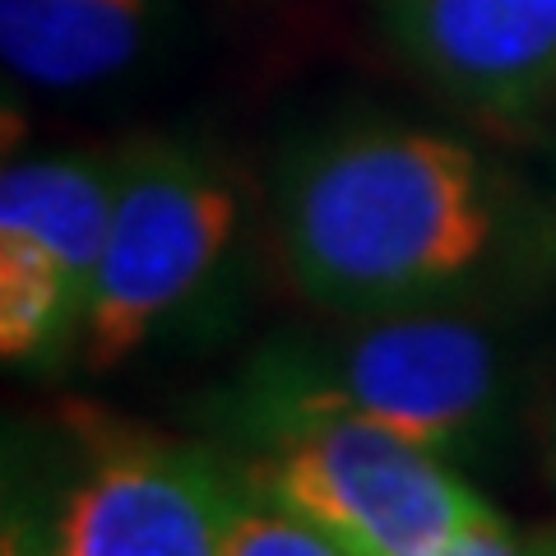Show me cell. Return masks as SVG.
I'll use <instances>...</instances> for the list:
<instances>
[{
	"label": "cell",
	"instance_id": "cell-1",
	"mask_svg": "<svg viewBox=\"0 0 556 556\" xmlns=\"http://www.w3.org/2000/svg\"><path fill=\"white\" fill-rule=\"evenodd\" d=\"M269 228L288 283L325 316H501L556 278V208L506 159L376 112L274 153Z\"/></svg>",
	"mask_w": 556,
	"mask_h": 556
},
{
	"label": "cell",
	"instance_id": "cell-2",
	"mask_svg": "<svg viewBox=\"0 0 556 556\" xmlns=\"http://www.w3.org/2000/svg\"><path fill=\"white\" fill-rule=\"evenodd\" d=\"M519 404L525 371L496 316L413 311L278 329L200 399V422L237 455L302 427L367 422L450 464H486L510 445Z\"/></svg>",
	"mask_w": 556,
	"mask_h": 556
},
{
	"label": "cell",
	"instance_id": "cell-3",
	"mask_svg": "<svg viewBox=\"0 0 556 556\" xmlns=\"http://www.w3.org/2000/svg\"><path fill=\"white\" fill-rule=\"evenodd\" d=\"M251 278V200L237 172L200 139H130L79 362L116 371L149 348H208L241 320Z\"/></svg>",
	"mask_w": 556,
	"mask_h": 556
},
{
	"label": "cell",
	"instance_id": "cell-4",
	"mask_svg": "<svg viewBox=\"0 0 556 556\" xmlns=\"http://www.w3.org/2000/svg\"><path fill=\"white\" fill-rule=\"evenodd\" d=\"M42 478L5 492L38 556H223L237 459L75 404Z\"/></svg>",
	"mask_w": 556,
	"mask_h": 556
},
{
	"label": "cell",
	"instance_id": "cell-5",
	"mask_svg": "<svg viewBox=\"0 0 556 556\" xmlns=\"http://www.w3.org/2000/svg\"><path fill=\"white\" fill-rule=\"evenodd\" d=\"M241 482L353 556H437L496 519L437 450L367 422H325L232 455Z\"/></svg>",
	"mask_w": 556,
	"mask_h": 556
},
{
	"label": "cell",
	"instance_id": "cell-6",
	"mask_svg": "<svg viewBox=\"0 0 556 556\" xmlns=\"http://www.w3.org/2000/svg\"><path fill=\"white\" fill-rule=\"evenodd\" d=\"M413 75L455 108L529 121L556 102V0H380Z\"/></svg>",
	"mask_w": 556,
	"mask_h": 556
},
{
	"label": "cell",
	"instance_id": "cell-7",
	"mask_svg": "<svg viewBox=\"0 0 556 556\" xmlns=\"http://www.w3.org/2000/svg\"><path fill=\"white\" fill-rule=\"evenodd\" d=\"M172 0H0L10 75L47 93L102 89L167 38Z\"/></svg>",
	"mask_w": 556,
	"mask_h": 556
},
{
	"label": "cell",
	"instance_id": "cell-8",
	"mask_svg": "<svg viewBox=\"0 0 556 556\" xmlns=\"http://www.w3.org/2000/svg\"><path fill=\"white\" fill-rule=\"evenodd\" d=\"M121 181V149H70L20 159L0 177V232H24L61 260L93 298Z\"/></svg>",
	"mask_w": 556,
	"mask_h": 556
},
{
	"label": "cell",
	"instance_id": "cell-9",
	"mask_svg": "<svg viewBox=\"0 0 556 556\" xmlns=\"http://www.w3.org/2000/svg\"><path fill=\"white\" fill-rule=\"evenodd\" d=\"M89 292L42 241L0 232V357L10 371L56 376L84 348Z\"/></svg>",
	"mask_w": 556,
	"mask_h": 556
},
{
	"label": "cell",
	"instance_id": "cell-10",
	"mask_svg": "<svg viewBox=\"0 0 556 556\" xmlns=\"http://www.w3.org/2000/svg\"><path fill=\"white\" fill-rule=\"evenodd\" d=\"M223 556H353V552H343L334 538L311 529L306 519L255 496L237 473V496L228 510V529H223Z\"/></svg>",
	"mask_w": 556,
	"mask_h": 556
},
{
	"label": "cell",
	"instance_id": "cell-11",
	"mask_svg": "<svg viewBox=\"0 0 556 556\" xmlns=\"http://www.w3.org/2000/svg\"><path fill=\"white\" fill-rule=\"evenodd\" d=\"M437 556H556V533L552 538H529V533H515L506 519H486V525L468 529L464 538H455L445 552Z\"/></svg>",
	"mask_w": 556,
	"mask_h": 556
},
{
	"label": "cell",
	"instance_id": "cell-12",
	"mask_svg": "<svg viewBox=\"0 0 556 556\" xmlns=\"http://www.w3.org/2000/svg\"><path fill=\"white\" fill-rule=\"evenodd\" d=\"M0 556H38V547L28 543V533L14 519H5V529H0Z\"/></svg>",
	"mask_w": 556,
	"mask_h": 556
},
{
	"label": "cell",
	"instance_id": "cell-13",
	"mask_svg": "<svg viewBox=\"0 0 556 556\" xmlns=\"http://www.w3.org/2000/svg\"><path fill=\"white\" fill-rule=\"evenodd\" d=\"M552 473H556V422H552Z\"/></svg>",
	"mask_w": 556,
	"mask_h": 556
}]
</instances>
